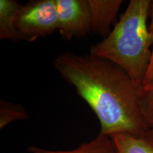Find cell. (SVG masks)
<instances>
[{
	"label": "cell",
	"mask_w": 153,
	"mask_h": 153,
	"mask_svg": "<svg viewBox=\"0 0 153 153\" xmlns=\"http://www.w3.org/2000/svg\"><path fill=\"white\" fill-rule=\"evenodd\" d=\"M140 106L148 127H153V85L148 90L141 88Z\"/></svg>",
	"instance_id": "30bf717a"
},
{
	"label": "cell",
	"mask_w": 153,
	"mask_h": 153,
	"mask_svg": "<svg viewBox=\"0 0 153 153\" xmlns=\"http://www.w3.org/2000/svg\"><path fill=\"white\" fill-rule=\"evenodd\" d=\"M54 67L98 118L100 133L142 137L150 128L140 106L141 87L111 61L94 55L60 54Z\"/></svg>",
	"instance_id": "6da1fadb"
},
{
	"label": "cell",
	"mask_w": 153,
	"mask_h": 153,
	"mask_svg": "<svg viewBox=\"0 0 153 153\" xmlns=\"http://www.w3.org/2000/svg\"><path fill=\"white\" fill-rule=\"evenodd\" d=\"M28 151L30 153H119L112 137L101 133L89 142L82 143L73 150H52L30 145Z\"/></svg>",
	"instance_id": "8992f818"
},
{
	"label": "cell",
	"mask_w": 153,
	"mask_h": 153,
	"mask_svg": "<svg viewBox=\"0 0 153 153\" xmlns=\"http://www.w3.org/2000/svg\"><path fill=\"white\" fill-rule=\"evenodd\" d=\"M150 16L151 19V23H150V26H149V29H150L151 35H152V57H151L150 66H149L146 77H145V79L143 87H141L143 90H148V89H150L153 85V0H151Z\"/></svg>",
	"instance_id": "8fae6325"
},
{
	"label": "cell",
	"mask_w": 153,
	"mask_h": 153,
	"mask_svg": "<svg viewBox=\"0 0 153 153\" xmlns=\"http://www.w3.org/2000/svg\"><path fill=\"white\" fill-rule=\"evenodd\" d=\"M21 5L16 0H0V39L22 41L17 30L16 16Z\"/></svg>",
	"instance_id": "52a82bcc"
},
{
	"label": "cell",
	"mask_w": 153,
	"mask_h": 153,
	"mask_svg": "<svg viewBox=\"0 0 153 153\" xmlns=\"http://www.w3.org/2000/svg\"><path fill=\"white\" fill-rule=\"evenodd\" d=\"M142 137L153 148V127L150 128L148 131L145 132Z\"/></svg>",
	"instance_id": "7c38bea8"
},
{
	"label": "cell",
	"mask_w": 153,
	"mask_h": 153,
	"mask_svg": "<svg viewBox=\"0 0 153 153\" xmlns=\"http://www.w3.org/2000/svg\"><path fill=\"white\" fill-rule=\"evenodd\" d=\"M22 41L33 42L58 30L56 0H33L21 5L16 16Z\"/></svg>",
	"instance_id": "3957f363"
},
{
	"label": "cell",
	"mask_w": 153,
	"mask_h": 153,
	"mask_svg": "<svg viewBox=\"0 0 153 153\" xmlns=\"http://www.w3.org/2000/svg\"><path fill=\"white\" fill-rule=\"evenodd\" d=\"M119 153H153V148L143 137L125 134L112 136Z\"/></svg>",
	"instance_id": "ba28073f"
},
{
	"label": "cell",
	"mask_w": 153,
	"mask_h": 153,
	"mask_svg": "<svg viewBox=\"0 0 153 153\" xmlns=\"http://www.w3.org/2000/svg\"><path fill=\"white\" fill-rule=\"evenodd\" d=\"M28 118V113L22 105L14 104L5 99L0 100V129L16 120Z\"/></svg>",
	"instance_id": "9c48e42d"
},
{
	"label": "cell",
	"mask_w": 153,
	"mask_h": 153,
	"mask_svg": "<svg viewBox=\"0 0 153 153\" xmlns=\"http://www.w3.org/2000/svg\"><path fill=\"white\" fill-rule=\"evenodd\" d=\"M151 0H131L109 35L90 48L91 54L120 67L142 87L152 57V37L148 26Z\"/></svg>",
	"instance_id": "7a4b0ae2"
},
{
	"label": "cell",
	"mask_w": 153,
	"mask_h": 153,
	"mask_svg": "<svg viewBox=\"0 0 153 153\" xmlns=\"http://www.w3.org/2000/svg\"><path fill=\"white\" fill-rule=\"evenodd\" d=\"M58 31L62 38H83L91 31L88 0H56Z\"/></svg>",
	"instance_id": "277c9868"
},
{
	"label": "cell",
	"mask_w": 153,
	"mask_h": 153,
	"mask_svg": "<svg viewBox=\"0 0 153 153\" xmlns=\"http://www.w3.org/2000/svg\"><path fill=\"white\" fill-rule=\"evenodd\" d=\"M123 3L122 0H88L91 31L103 38L109 35L111 25Z\"/></svg>",
	"instance_id": "5b68a950"
}]
</instances>
